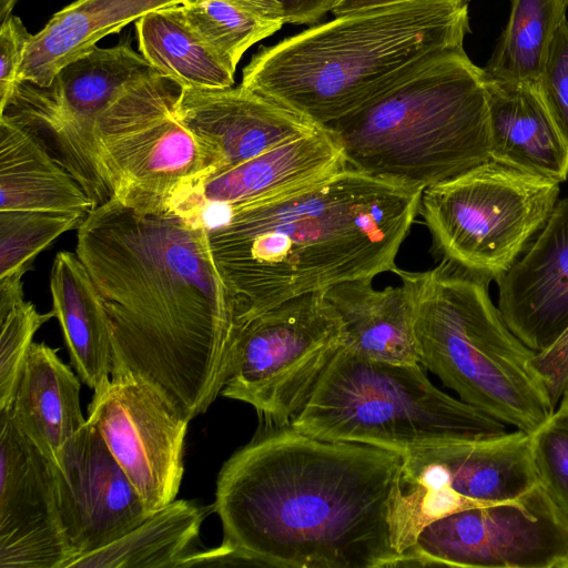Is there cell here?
Returning <instances> with one entry per match:
<instances>
[{"mask_svg":"<svg viewBox=\"0 0 568 568\" xmlns=\"http://www.w3.org/2000/svg\"><path fill=\"white\" fill-rule=\"evenodd\" d=\"M325 126L347 166L422 191L491 160L485 73L465 50Z\"/></svg>","mask_w":568,"mask_h":568,"instance_id":"5","label":"cell"},{"mask_svg":"<svg viewBox=\"0 0 568 568\" xmlns=\"http://www.w3.org/2000/svg\"><path fill=\"white\" fill-rule=\"evenodd\" d=\"M394 273L410 290L419 364L459 399L528 434L554 414L534 367L536 352L507 326L489 278L448 260L425 272Z\"/></svg>","mask_w":568,"mask_h":568,"instance_id":"6","label":"cell"},{"mask_svg":"<svg viewBox=\"0 0 568 568\" xmlns=\"http://www.w3.org/2000/svg\"><path fill=\"white\" fill-rule=\"evenodd\" d=\"M284 23L314 24L332 11L338 0H276Z\"/></svg>","mask_w":568,"mask_h":568,"instance_id":"35","label":"cell"},{"mask_svg":"<svg viewBox=\"0 0 568 568\" xmlns=\"http://www.w3.org/2000/svg\"><path fill=\"white\" fill-rule=\"evenodd\" d=\"M530 436L539 483L568 517V412L558 407Z\"/></svg>","mask_w":568,"mask_h":568,"instance_id":"32","label":"cell"},{"mask_svg":"<svg viewBox=\"0 0 568 568\" xmlns=\"http://www.w3.org/2000/svg\"><path fill=\"white\" fill-rule=\"evenodd\" d=\"M491 160L559 183L568 178V140L537 83L485 77Z\"/></svg>","mask_w":568,"mask_h":568,"instance_id":"20","label":"cell"},{"mask_svg":"<svg viewBox=\"0 0 568 568\" xmlns=\"http://www.w3.org/2000/svg\"><path fill=\"white\" fill-rule=\"evenodd\" d=\"M539 363L555 379H568V332L554 346L539 354Z\"/></svg>","mask_w":568,"mask_h":568,"instance_id":"36","label":"cell"},{"mask_svg":"<svg viewBox=\"0 0 568 568\" xmlns=\"http://www.w3.org/2000/svg\"><path fill=\"white\" fill-rule=\"evenodd\" d=\"M184 0H77L64 7L29 39L19 82L48 87L68 63L98 41L116 33L149 12Z\"/></svg>","mask_w":568,"mask_h":568,"instance_id":"21","label":"cell"},{"mask_svg":"<svg viewBox=\"0 0 568 568\" xmlns=\"http://www.w3.org/2000/svg\"><path fill=\"white\" fill-rule=\"evenodd\" d=\"M291 426L329 442L402 454L507 433V425L438 389L422 365L337 352Z\"/></svg>","mask_w":568,"mask_h":568,"instance_id":"7","label":"cell"},{"mask_svg":"<svg viewBox=\"0 0 568 568\" xmlns=\"http://www.w3.org/2000/svg\"><path fill=\"white\" fill-rule=\"evenodd\" d=\"M30 34L19 17L10 16L0 24V109L16 91Z\"/></svg>","mask_w":568,"mask_h":568,"instance_id":"34","label":"cell"},{"mask_svg":"<svg viewBox=\"0 0 568 568\" xmlns=\"http://www.w3.org/2000/svg\"><path fill=\"white\" fill-rule=\"evenodd\" d=\"M57 352L31 344L9 408L16 427L51 460L87 423L80 381Z\"/></svg>","mask_w":568,"mask_h":568,"instance_id":"22","label":"cell"},{"mask_svg":"<svg viewBox=\"0 0 568 568\" xmlns=\"http://www.w3.org/2000/svg\"><path fill=\"white\" fill-rule=\"evenodd\" d=\"M85 216L79 212L0 211V277L24 275L41 251L78 229Z\"/></svg>","mask_w":568,"mask_h":568,"instance_id":"30","label":"cell"},{"mask_svg":"<svg viewBox=\"0 0 568 568\" xmlns=\"http://www.w3.org/2000/svg\"><path fill=\"white\" fill-rule=\"evenodd\" d=\"M52 311L81 382L94 389L113 371V347L100 294L77 253L59 252L50 275Z\"/></svg>","mask_w":568,"mask_h":568,"instance_id":"25","label":"cell"},{"mask_svg":"<svg viewBox=\"0 0 568 568\" xmlns=\"http://www.w3.org/2000/svg\"><path fill=\"white\" fill-rule=\"evenodd\" d=\"M93 390L87 419L97 426L151 515L176 499L190 420L130 373H114Z\"/></svg>","mask_w":568,"mask_h":568,"instance_id":"14","label":"cell"},{"mask_svg":"<svg viewBox=\"0 0 568 568\" xmlns=\"http://www.w3.org/2000/svg\"><path fill=\"white\" fill-rule=\"evenodd\" d=\"M175 112L201 149L203 181L323 126L242 84L182 88Z\"/></svg>","mask_w":568,"mask_h":568,"instance_id":"18","label":"cell"},{"mask_svg":"<svg viewBox=\"0 0 568 568\" xmlns=\"http://www.w3.org/2000/svg\"><path fill=\"white\" fill-rule=\"evenodd\" d=\"M559 184L490 160L424 190L419 213L433 252L496 281L549 219Z\"/></svg>","mask_w":568,"mask_h":568,"instance_id":"8","label":"cell"},{"mask_svg":"<svg viewBox=\"0 0 568 568\" xmlns=\"http://www.w3.org/2000/svg\"><path fill=\"white\" fill-rule=\"evenodd\" d=\"M423 191L349 166L292 194L242 207L209 231L239 322L292 298L394 272Z\"/></svg>","mask_w":568,"mask_h":568,"instance_id":"3","label":"cell"},{"mask_svg":"<svg viewBox=\"0 0 568 568\" xmlns=\"http://www.w3.org/2000/svg\"><path fill=\"white\" fill-rule=\"evenodd\" d=\"M345 325L344 345L374 361L417 364L413 302L408 285L374 288L372 280L337 284L326 292Z\"/></svg>","mask_w":568,"mask_h":568,"instance_id":"23","label":"cell"},{"mask_svg":"<svg viewBox=\"0 0 568 568\" xmlns=\"http://www.w3.org/2000/svg\"><path fill=\"white\" fill-rule=\"evenodd\" d=\"M52 460L0 410V568H67Z\"/></svg>","mask_w":568,"mask_h":568,"instance_id":"16","label":"cell"},{"mask_svg":"<svg viewBox=\"0 0 568 568\" xmlns=\"http://www.w3.org/2000/svg\"><path fill=\"white\" fill-rule=\"evenodd\" d=\"M207 508L174 499L112 544L83 555L68 568H179L194 551Z\"/></svg>","mask_w":568,"mask_h":568,"instance_id":"27","label":"cell"},{"mask_svg":"<svg viewBox=\"0 0 568 568\" xmlns=\"http://www.w3.org/2000/svg\"><path fill=\"white\" fill-rule=\"evenodd\" d=\"M345 168L341 143L320 126L207 178L170 212L210 231L236 210L315 185Z\"/></svg>","mask_w":568,"mask_h":568,"instance_id":"17","label":"cell"},{"mask_svg":"<svg viewBox=\"0 0 568 568\" xmlns=\"http://www.w3.org/2000/svg\"><path fill=\"white\" fill-rule=\"evenodd\" d=\"M559 407L564 408L568 412V382L564 388V392L560 397Z\"/></svg>","mask_w":568,"mask_h":568,"instance_id":"40","label":"cell"},{"mask_svg":"<svg viewBox=\"0 0 568 568\" xmlns=\"http://www.w3.org/2000/svg\"><path fill=\"white\" fill-rule=\"evenodd\" d=\"M135 30L143 58L182 88L234 85L236 68L197 33L180 4L146 13Z\"/></svg>","mask_w":568,"mask_h":568,"instance_id":"26","label":"cell"},{"mask_svg":"<svg viewBox=\"0 0 568 568\" xmlns=\"http://www.w3.org/2000/svg\"><path fill=\"white\" fill-rule=\"evenodd\" d=\"M567 9L568 0H511L508 23L483 68L485 77L497 82L537 83Z\"/></svg>","mask_w":568,"mask_h":568,"instance_id":"28","label":"cell"},{"mask_svg":"<svg viewBox=\"0 0 568 568\" xmlns=\"http://www.w3.org/2000/svg\"><path fill=\"white\" fill-rule=\"evenodd\" d=\"M182 87L159 71L122 91L99 115L95 154L112 197L164 213L204 179L201 149L175 112Z\"/></svg>","mask_w":568,"mask_h":568,"instance_id":"9","label":"cell"},{"mask_svg":"<svg viewBox=\"0 0 568 568\" xmlns=\"http://www.w3.org/2000/svg\"><path fill=\"white\" fill-rule=\"evenodd\" d=\"M180 6L197 33L235 68L248 48L284 24L276 0H184Z\"/></svg>","mask_w":568,"mask_h":568,"instance_id":"29","label":"cell"},{"mask_svg":"<svg viewBox=\"0 0 568 568\" xmlns=\"http://www.w3.org/2000/svg\"><path fill=\"white\" fill-rule=\"evenodd\" d=\"M52 467L70 562L112 544L150 516L101 433L88 419L60 449Z\"/></svg>","mask_w":568,"mask_h":568,"instance_id":"15","label":"cell"},{"mask_svg":"<svg viewBox=\"0 0 568 568\" xmlns=\"http://www.w3.org/2000/svg\"><path fill=\"white\" fill-rule=\"evenodd\" d=\"M52 317V310L42 314L31 302L22 301L0 318V410L10 408L32 338Z\"/></svg>","mask_w":568,"mask_h":568,"instance_id":"31","label":"cell"},{"mask_svg":"<svg viewBox=\"0 0 568 568\" xmlns=\"http://www.w3.org/2000/svg\"><path fill=\"white\" fill-rule=\"evenodd\" d=\"M405 457L404 480L417 532L437 518L516 499L539 484L531 436L520 429L419 448Z\"/></svg>","mask_w":568,"mask_h":568,"instance_id":"13","label":"cell"},{"mask_svg":"<svg viewBox=\"0 0 568 568\" xmlns=\"http://www.w3.org/2000/svg\"><path fill=\"white\" fill-rule=\"evenodd\" d=\"M537 85L560 131L568 140V20L557 29Z\"/></svg>","mask_w":568,"mask_h":568,"instance_id":"33","label":"cell"},{"mask_svg":"<svg viewBox=\"0 0 568 568\" xmlns=\"http://www.w3.org/2000/svg\"><path fill=\"white\" fill-rule=\"evenodd\" d=\"M469 2L410 0L336 16L261 48L241 84L325 126L463 51Z\"/></svg>","mask_w":568,"mask_h":568,"instance_id":"4","label":"cell"},{"mask_svg":"<svg viewBox=\"0 0 568 568\" xmlns=\"http://www.w3.org/2000/svg\"><path fill=\"white\" fill-rule=\"evenodd\" d=\"M17 2L18 0H0V24L6 22L11 16L12 9Z\"/></svg>","mask_w":568,"mask_h":568,"instance_id":"39","label":"cell"},{"mask_svg":"<svg viewBox=\"0 0 568 568\" xmlns=\"http://www.w3.org/2000/svg\"><path fill=\"white\" fill-rule=\"evenodd\" d=\"M23 274H13L0 277V318L4 317L17 304L23 300Z\"/></svg>","mask_w":568,"mask_h":568,"instance_id":"37","label":"cell"},{"mask_svg":"<svg viewBox=\"0 0 568 568\" xmlns=\"http://www.w3.org/2000/svg\"><path fill=\"white\" fill-rule=\"evenodd\" d=\"M405 454L261 429L222 466L223 541L263 567H412L417 529Z\"/></svg>","mask_w":568,"mask_h":568,"instance_id":"1","label":"cell"},{"mask_svg":"<svg viewBox=\"0 0 568 568\" xmlns=\"http://www.w3.org/2000/svg\"><path fill=\"white\" fill-rule=\"evenodd\" d=\"M95 209L81 184L27 128L0 115V211Z\"/></svg>","mask_w":568,"mask_h":568,"instance_id":"24","label":"cell"},{"mask_svg":"<svg viewBox=\"0 0 568 568\" xmlns=\"http://www.w3.org/2000/svg\"><path fill=\"white\" fill-rule=\"evenodd\" d=\"M496 283L503 318L530 349L545 352L568 332V197Z\"/></svg>","mask_w":568,"mask_h":568,"instance_id":"19","label":"cell"},{"mask_svg":"<svg viewBox=\"0 0 568 568\" xmlns=\"http://www.w3.org/2000/svg\"><path fill=\"white\" fill-rule=\"evenodd\" d=\"M345 325L324 292L240 322L221 395L253 406L263 429L291 426L344 345Z\"/></svg>","mask_w":568,"mask_h":568,"instance_id":"10","label":"cell"},{"mask_svg":"<svg viewBox=\"0 0 568 568\" xmlns=\"http://www.w3.org/2000/svg\"><path fill=\"white\" fill-rule=\"evenodd\" d=\"M155 71L129 41L94 45L64 65L48 87L20 82L0 115L31 131L97 207L112 197L97 160V120L122 91Z\"/></svg>","mask_w":568,"mask_h":568,"instance_id":"11","label":"cell"},{"mask_svg":"<svg viewBox=\"0 0 568 568\" xmlns=\"http://www.w3.org/2000/svg\"><path fill=\"white\" fill-rule=\"evenodd\" d=\"M410 0H338L332 9L333 14L342 16L349 12H355L364 9L382 7L393 3H398Z\"/></svg>","mask_w":568,"mask_h":568,"instance_id":"38","label":"cell"},{"mask_svg":"<svg viewBox=\"0 0 568 568\" xmlns=\"http://www.w3.org/2000/svg\"><path fill=\"white\" fill-rule=\"evenodd\" d=\"M77 230L108 317L112 374L148 383L189 420L204 414L231 373L240 327L207 229L111 197Z\"/></svg>","mask_w":568,"mask_h":568,"instance_id":"2","label":"cell"},{"mask_svg":"<svg viewBox=\"0 0 568 568\" xmlns=\"http://www.w3.org/2000/svg\"><path fill=\"white\" fill-rule=\"evenodd\" d=\"M412 555L415 567L568 568V517L539 483L426 524Z\"/></svg>","mask_w":568,"mask_h":568,"instance_id":"12","label":"cell"}]
</instances>
